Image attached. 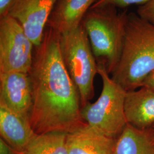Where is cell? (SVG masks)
<instances>
[{"label": "cell", "instance_id": "obj_17", "mask_svg": "<svg viewBox=\"0 0 154 154\" xmlns=\"http://www.w3.org/2000/svg\"><path fill=\"white\" fill-rule=\"evenodd\" d=\"M0 154H23L13 148L2 138H0Z\"/></svg>", "mask_w": 154, "mask_h": 154}, {"label": "cell", "instance_id": "obj_14", "mask_svg": "<svg viewBox=\"0 0 154 154\" xmlns=\"http://www.w3.org/2000/svg\"><path fill=\"white\" fill-rule=\"evenodd\" d=\"M67 134L53 131L37 135L23 154H69Z\"/></svg>", "mask_w": 154, "mask_h": 154}, {"label": "cell", "instance_id": "obj_9", "mask_svg": "<svg viewBox=\"0 0 154 154\" xmlns=\"http://www.w3.org/2000/svg\"><path fill=\"white\" fill-rule=\"evenodd\" d=\"M0 134L6 142L18 151L23 152L37 135L29 118L0 104Z\"/></svg>", "mask_w": 154, "mask_h": 154}, {"label": "cell", "instance_id": "obj_2", "mask_svg": "<svg viewBox=\"0 0 154 154\" xmlns=\"http://www.w3.org/2000/svg\"><path fill=\"white\" fill-rule=\"evenodd\" d=\"M154 70V25L130 13L121 55L111 78L130 91L141 88Z\"/></svg>", "mask_w": 154, "mask_h": 154}, {"label": "cell", "instance_id": "obj_3", "mask_svg": "<svg viewBox=\"0 0 154 154\" xmlns=\"http://www.w3.org/2000/svg\"><path fill=\"white\" fill-rule=\"evenodd\" d=\"M106 6L90 9L82 24L97 63H104L109 74L119 61L126 32L128 14Z\"/></svg>", "mask_w": 154, "mask_h": 154}, {"label": "cell", "instance_id": "obj_20", "mask_svg": "<svg viewBox=\"0 0 154 154\" xmlns=\"http://www.w3.org/2000/svg\"><path fill=\"white\" fill-rule=\"evenodd\" d=\"M152 129H153V131H154V125L152 126Z\"/></svg>", "mask_w": 154, "mask_h": 154}, {"label": "cell", "instance_id": "obj_6", "mask_svg": "<svg viewBox=\"0 0 154 154\" xmlns=\"http://www.w3.org/2000/svg\"><path fill=\"white\" fill-rule=\"evenodd\" d=\"M33 42L13 17L0 18V73H29L33 64Z\"/></svg>", "mask_w": 154, "mask_h": 154}, {"label": "cell", "instance_id": "obj_1", "mask_svg": "<svg viewBox=\"0 0 154 154\" xmlns=\"http://www.w3.org/2000/svg\"><path fill=\"white\" fill-rule=\"evenodd\" d=\"M60 39V34L46 27L29 72L33 95L29 121L37 135L68 134L86 124L78 90L62 60Z\"/></svg>", "mask_w": 154, "mask_h": 154}, {"label": "cell", "instance_id": "obj_5", "mask_svg": "<svg viewBox=\"0 0 154 154\" xmlns=\"http://www.w3.org/2000/svg\"><path fill=\"white\" fill-rule=\"evenodd\" d=\"M60 50L66 69L79 94L81 107L94 95V81L98 63L82 24L60 34Z\"/></svg>", "mask_w": 154, "mask_h": 154}, {"label": "cell", "instance_id": "obj_16", "mask_svg": "<svg viewBox=\"0 0 154 154\" xmlns=\"http://www.w3.org/2000/svg\"><path fill=\"white\" fill-rule=\"evenodd\" d=\"M137 15L144 21L154 25V0H149L143 5L139 6Z\"/></svg>", "mask_w": 154, "mask_h": 154}, {"label": "cell", "instance_id": "obj_15", "mask_svg": "<svg viewBox=\"0 0 154 154\" xmlns=\"http://www.w3.org/2000/svg\"><path fill=\"white\" fill-rule=\"evenodd\" d=\"M149 0H97L90 9L112 6L116 8H124L129 6L143 5Z\"/></svg>", "mask_w": 154, "mask_h": 154}, {"label": "cell", "instance_id": "obj_18", "mask_svg": "<svg viewBox=\"0 0 154 154\" xmlns=\"http://www.w3.org/2000/svg\"><path fill=\"white\" fill-rule=\"evenodd\" d=\"M15 0H0V17L8 14Z\"/></svg>", "mask_w": 154, "mask_h": 154}, {"label": "cell", "instance_id": "obj_12", "mask_svg": "<svg viewBox=\"0 0 154 154\" xmlns=\"http://www.w3.org/2000/svg\"><path fill=\"white\" fill-rule=\"evenodd\" d=\"M125 111L127 123L138 129H147L154 125V92L142 86L127 91Z\"/></svg>", "mask_w": 154, "mask_h": 154}, {"label": "cell", "instance_id": "obj_10", "mask_svg": "<svg viewBox=\"0 0 154 154\" xmlns=\"http://www.w3.org/2000/svg\"><path fill=\"white\" fill-rule=\"evenodd\" d=\"M115 141L88 124L67 134L69 154H114Z\"/></svg>", "mask_w": 154, "mask_h": 154}, {"label": "cell", "instance_id": "obj_8", "mask_svg": "<svg viewBox=\"0 0 154 154\" xmlns=\"http://www.w3.org/2000/svg\"><path fill=\"white\" fill-rule=\"evenodd\" d=\"M32 101V86L29 73H0V104L29 118Z\"/></svg>", "mask_w": 154, "mask_h": 154}, {"label": "cell", "instance_id": "obj_7", "mask_svg": "<svg viewBox=\"0 0 154 154\" xmlns=\"http://www.w3.org/2000/svg\"><path fill=\"white\" fill-rule=\"evenodd\" d=\"M58 0H15L8 15L22 25L34 48L42 41L51 12Z\"/></svg>", "mask_w": 154, "mask_h": 154}, {"label": "cell", "instance_id": "obj_19", "mask_svg": "<svg viewBox=\"0 0 154 154\" xmlns=\"http://www.w3.org/2000/svg\"><path fill=\"white\" fill-rule=\"evenodd\" d=\"M142 86L149 88L154 92V70L149 74V75L145 78Z\"/></svg>", "mask_w": 154, "mask_h": 154}, {"label": "cell", "instance_id": "obj_13", "mask_svg": "<svg viewBox=\"0 0 154 154\" xmlns=\"http://www.w3.org/2000/svg\"><path fill=\"white\" fill-rule=\"evenodd\" d=\"M114 154H154L152 128L141 130L127 123L116 139Z\"/></svg>", "mask_w": 154, "mask_h": 154}, {"label": "cell", "instance_id": "obj_4", "mask_svg": "<svg viewBox=\"0 0 154 154\" xmlns=\"http://www.w3.org/2000/svg\"><path fill=\"white\" fill-rule=\"evenodd\" d=\"M98 63L103 86L98 99L81 107L83 121L109 138H117L126 126L125 104L127 91L110 77L105 64Z\"/></svg>", "mask_w": 154, "mask_h": 154}, {"label": "cell", "instance_id": "obj_11", "mask_svg": "<svg viewBox=\"0 0 154 154\" xmlns=\"http://www.w3.org/2000/svg\"><path fill=\"white\" fill-rule=\"evenodd\" d=\"M97 0H58L47 26L62 34L77 29Z\"/></svg>", "mask_w": 154, "mask_h": 154}]
</instances>
